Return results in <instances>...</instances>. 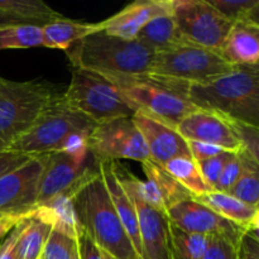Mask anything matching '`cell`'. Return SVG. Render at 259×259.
<instances>
[{
	"label": "cell",
	"instance_id": "obj_1",
	"mask_svg": "<svg viewBox=\"0 0 259 259\" xmlns=\"http://www.w3.org/2000/svg\"><path fill=\"white\" fill-rule=\"evenodd\" d=\"M187 99L202 110L259 128V66H234L205 85H190Z\"/></svg>",
	"mask_w": 259,
	"mask_h": 259
},
{
	"label": "cell",
	"instance_id": "obj_2",
	"mask_svg": "<svg viewBox=\"0 0 259 259\" xmlns=\"http://www.w3.org/2000/svg\"><path fill=\"white\" fill-rule=\"evenodd\" d=\"M73 68L93 71L106 77L147 75L154 52L138 40H126L103 29L82 38L66 51Z\"/></svg>",
	"mask_w": 259,
	"mask_h": 259
},
{
	"label": "cell",
	"instance_id": "obj_3",
	"mask_svg": "<svg viewBox=\"0 0 259 259\" xmlns=\"http://www.w3.org/2000/svg\"><path fill=\"white\" fill-rule=\"evenodd\" d=\"M73 206L83 234L113 259H141L121 225L99 172L75 195Z\"/></svg>",
	"mask_w": 259,
	"mask_h": 259
},
{
	"label": "cell",
	"instance_id": "obj_4",
	"mask_svg": "<svg viewBox=\"0 0 259 259\" xmlns=\"http://www.w3.org/2000/svg\"><path fill=\"white\" fill-rule=\"evenodd\" d=\"M57 95L45 82L0 77V152L10 151Z\"/></svg>",
	"mask_w": 259,
	"mask_h": 259
},
{
	"label": "cell",
	"instance_id": "obj_5",
	"mask_svg": "<svg viewBox=\"0 0 259 259\" xmlns=\"http://www.w3.org/2000/svg\"><path fill=\"white\" fill-rule=\"evenodd\" d=\"M108 78L120 88L136 113H144L176 129L185 116L197 109L187 99V85L152 75Z\"/></svg>",
	"mask_w": 259,
	"mask_h": 259
},
{
	"label": "cell",
	"instance_id": "obj_6",
	"mask_svg": "<svg viewBox=\"0 0 259 259\" xmlns=\"http://www.w3.org/2000/svg\"><path fill=\"white\" fill-rule=\"evenodd\" d=\"M61 96L68 108L95 124L132 118L136 113L115 82L106 76L82 68L72 67L70 85Z\"/></svg>",
	"mask_w": 259,
	"mask_h": 259
},
{
	"label": "cell",
	"instance_id": "obj_7",
	"mask_svg": "<svg viewBox=\"0 0 259 259\" xmlns=\"http://www.w3.org/2000/svg\"><path fill=\"white\" fill-rule=\"evenodd\" d=\"M96 124L90 119L68 108L58 94L32 128L15 142L10 151L29 157L45 156L61 151L63 144L72 136H90Z\"/></svg>",
	"mask_w": 259,
	"mask_h": 259
},
{
	"label": "cell",
	"instance_id": "obj_8",
	"mask_svg": "<svg viewBox=\"0 0 259 259\" xmlns=\"http://www.w3.org/2000/svg\"><path fill=\"white\" fill-rule=\"evenodd\" d=\"M234 68L222 53L194 45H184L154 53L147 75L166 78L182 85H205Z\"/></svg>",
	"mask_w": 259,
	"mask_h": 259
},
{
	"label": "cell",
	"instance_id": "obj_9",
	"mask_svg": "<svg viewBox=\"0 0 259 259\" xmlns=\"http://www.w3.org/2000/svg\"><path fill=\"white\" fill-rule=\"evenodd\" d=\"M171 14L187 45L218 52L233 27L207 0H172Z\"/></svg>",
	"mask_w": 259,
	"mask_h": 259
},
{
	"label": "cell",
	"instance_id": "obj_10",
	"mask_svg": "<svg viewBox=\"0 0 259 259\" xmlns=\"http://www.w3.org/2000/svg\"><path fill=\"white\" fill-rule=\"evenodd\" d=\"M99 174V162L89 154L77 158L65 152L45 154V166L38 186L37 205L63 194L75 195L89 180Z\"/></svg>",
	"mask_w": 259,
	"mask_h": 259
},
{
	"label": "cell",
	"instance_id": "obj_11",
	"mask_svg": "<svg viewBox=\"0 0 259 259\" xmlns=\"http://www.w3.org/2000/svg\"><path fill=\"white\" fill-rule=\"evenodd\" d=\"M89 152L96 161L149 159L144 139L132 118H118L96 124L88 138Z\"/></svg>",
	"mask_w": 259,
	"mask_h": 259
},
{
	"label": "cell",
	"instance_id": "obj_12",
	"mask_svg": "<svg viewBox=\"0 0 259 259\" xmlns=\"http://www.w3.org/2000/svg\"><path fill=\"white\" fill-rule=\"evenodd\" d=\"M167 218L171 224L185 232L206 237L225 238L235 247L245 232L244 228L220 217L195 197L184 200L169 207L167 210Z\"/></svg>",
	"mask_w": 259,
	"mask_h": 259
},
{
	"label": "cell",
	"instance_id": "obj_13",
	"mask_svg": "<svg viewBox=\"0 0 259 259\" xmlns=\"http://www.w3.org/2000/svg\"><path fill=\"white\" fill-rule=\"evenodd\" d=\"M45 156L29 157L0 176V212L28 211L37 205Z\"/></svg>",
	"mask_w": 259,
	"mask_h": 259
},
{
	"label": "cell",
	"instance_id": "obj_14",
	"mask_svg": "<svg viewBox=\"0 0 259 259\" xmlns=\"http://www.w3.org/2000/svg\"><path fill=\"white\" fill-rule=\"evenodd\" d=\"M177 132L187 142L212 144L228 152L242 149L232 121L212 111L196 109L182 119Z\"/></svg>",
	"mask_w": 259,
	"mask_h": 259
},
{
	"label": "cell",
	"instance_id": "obj_15",
	"mask_svg": "<svg viewBox=\"0 0 259 259\" xmlns=\"http://www.w3.org/2000/svg\"><path fill=\"white\" fill-rule=\"evenodd\" d=\"M132 119L143 137L149 159L154 163L163 166L177 157H191L187 141L176 128L139 111Z\"/></svg>",
	"mask_w": 259,
	"mask_h": 259
},
{
	"label": "cell",
	"instance_id": "obj_16",
	"mask_svg": "<svg viewBox=\"0 0 259 259\" xmlns=\"http://www.w3.org/2000/svg\"><path fill=\"white\" fill-rule=\"evenodd\" d=\"M125 192L133 201L138 217L142 259H174L167 215L147 205L137 195Z\"/></svg>",
	"mask_w": 259,
	"mask_h": 259
},
{
	"label": "cell",
	"instance_id": "obj_17",
	"mask_svg": "<svg viewBox=\"0 0 259 259\" xmlns=\"http://www.w3.org/2000/svg\"><path fill=\"white\" fill-rule=\"evenodd\" d=\"M172 0H136L125 8L100 22L101 29L121 39H136L142 28L159 15L168 14Z\"/></svg>",
	"mask_w": 259,
	"mask_h": 259
},
{
	"label": "cell",
	"instance_id": "obj_18",
	"mask_svg": "<svg viewBox=\"0 0 259 259\" xmlns=\"http://www.w3.org/2000/svg\"><path fill=\"white\" fill-rule=\"evenodd\" d=\"M234 66H257L259 61V23H234L220 50Z\"/></svg>",
	"mask_w": 259,
	"mask_h": 259
},
{
	"label": "cell",
	"instance_id": "obj_19",
	"mask_svg": "<svg viewBox=\"0 0 259 259\" xmlns=\"http://www.w3.org/2000/svg\"><path fill=\"white\" fill-rule=\"evenodd\" d=\"M32 219L39 220L55 232L77 240L83 234L73 206V196L63 194L34 206Z\"/></svg>",
	"mask_w": 259,
	"mask_h": 259
},
{
	"label": "cell",
	"instance_id": "obj_20",
	"mask_svg": "<svg viewBox=\"0 0 259 259\" xmlns=\"http://www.w3.org/2000/svg\"><path fill=\"white\" fill-rule=\"evenodd\" d=\"M195 199L245 230L258 229L259 207L250 206L232 195L220 191H210Z\"/></svg>",
	"mask_w": 259,
	"mask_h": 259
},
{
	"label": "cell",
	"instance_id": "obj_21",
	"mask_svg": "<svg viewBox=\"0 0 259 259\" xmlns=\"http://www.w3.org/2000/svg\"><path fill=\"white\" fill-rule=\"evenodd\" d=\"M42 46L67 51L82 38L101 30L100 23H82L60 17L40 27Z\"/></svg>",
	"mask_w": 259,
	"mask_h": 259
},
{
	"label": "cell",
	"instance_id": "obj_22",
	"mask_svg": "<svg viewBox=\"0 0 259 259\" xmlns=\"http://www.w3.org/2000/svg\"><path fill=\"white\" fill-rule=\"evenodd\" d=\"M136 40L148 47L154 53L187 45L182 38L171 13L159 15L142 28Z\"/></svg>",
	"mask_w": 259,
	"mask_h": 259
},
{
	"label": "cell",
	"instance_id": "obj_23",
	"mask_svg": "<svg viewBox=\"0 0 259 259\" xmlns=\"http://www.w3.org/2000/svg\"><path fill=\"white\" fill-rule=\"evenodd\" d=\"M51 232L48 225L39 220L28 219L19 224L17 242H15V258L40 259L46 240Z\"/></svg>",
	"mask_w": 259,
	"mask_h": 259
},
{
	"label": "cell",
	"instance_id": "obj_24",
	"mask_svg": "<svg viewBox=\"0 0 259 259\" xmlns=\"http://www.w3.org/2000/svg\"><path fill=\"white\" fill-rule=\"evenodd\" d=\"M162 167L194 197L212 191L211 187L205 182L197 163L191 157H177Z\"/></svg>",
	"mask_w": 259,
	"mask_h": 259
},
{
	"label": "cell",
	"instance_id": "obj_25",
	"mask_svg": "<svg viewBox=\"0 0 259 259\" xmlns=\"http://www.w3.org/2000/svg\"><path fill=\"white\" fill-rule=\"evenodd\" d=\"M0 12L39 27L61 17L60 13L40 0H0Z\"/></svg>",
	"mask_w": 259,
	"mask_h": 259
},
{
	"label": "cell",
	"instance_id": "obj_26",
	"mask_svg": "<svg viewBox=\"0 0 259 259\" xmlns=\"http://www.w3.org/2000/svg\"><path fill=\"white\" fill-rule=\"evenodd\" d=\"M169 237L174 259H202L210 237L187 233L169 223Z\"/></svg>",
	"mask_w": 259,
	"mask_h": 259
},
{
	"label": "cell",
	"instance_id": "obj_27",
	"mask_svg": "<svg viewBox=\"0 0 259 259\" xmlns=\"http://www.w3.org/2000/svg\"><path fill=\"white\" fill-rule=\"evenodd\" d=\"M42 46L39 25L14 24L0 28V51L24 50Z\"/></svg>",
	"mask_w": 259,
	"mask_h": 259
},
{
	"label": "cell",
	"instance_id": "obj_28",
	"mask_svg": "<svg viewBox=\"0 0 259 259\" xmlns=\"http://www.w3.org/2000/svg\"><path fill=\"white\" fill-rule=\"evenodd\" d=\"M225 19L234 23H259V0H207Z\"/></svg>",
	"mask_w": 259,
	"mask_h": 259
},
{
	"label": "cell",
	"instance_id": "obj_29",
	"mask_svg": "<svg viewBox=\"0 0 259 259\" xmlns=\"http://www.w3.org/2000/svg\"><path fill=\"white\" fill-rule=\"evenodd\" d=\"M228 194L250 206L259 207V161L248 162L240 179Z\"/></svg>",
	"mask_w": 259,
	"mask_h": 259
},
{
	"label": "cell",
	"instance_id": "obj_30",
	"mask_svg": "<svg viewBox=\"0 0 259 259\" xmlns=\"http://www.w3.org/2000/svg\"><path fill=\"white\" fill-rule=\"evenodd\" d=\"M40 259H78L77 240L51 229Z\"/></svg>",
	"mask_w": 259,
	"mask_h": 259
},
{
	"label": "cell",
	"instance_id": "obj_31",
	"mask_svg": "<svg viewBox=\"0 0 259 259\" xmlns=\"http://www.w3.org/2000/svg\"><path fill=\"white\" fill-rule=\"evenodd\" d=\"M250 159H254L250 154L244 152L243 149L232 153L230 158L228 159L225 163L224 168H223L222 174H220L219 181H218V186L215 191L220 192H229L232 187L237 184L238 180L240 179L242 174L244 172L245 166ZM257 161V159H254Z\"/></svg>",
	"mask_w": 259,
	"mask_h": 259
},
{
	"label": "cell",
	"instance_id": "obj_32",
	"mask_svg": "<svg viewBox=\"0 0 259 259\" xmlns=\"http://www.w3.org/2000/svg\"><path fill=\"white\" fill-rule=\"evenodd\" d=\"M232 153H234V152L225 151L223 152V153L218 154V156L212 157V158L206 159V161H202L200 162V163H197L200 172H201L202 177H204L205 182L211 187L212 191L217 190L220 174H222L223 168H224L225 163H227L228 159L230 158Z\"/></svg>",
	"mask_w": 259,
	"mask_h": 259
},
{
	"label": "cell",
	"instance_id": "obj_33",
	"mask_svg": "<svg viewBox=\"0 0 259 259\" xmlns=\"http://www.w3.org/2000/svg\"><path fill=\"white\" fill-rule=\"evenodd\" d=\"M232 121V120H230ZM233 128L237 133L240 146L244 152L259 161V128L258 126L249 125V124L239 123V121H232Z\"/></svg>",
	"mask_w": 259,
	"mask_h": 259
},
{
	"label": "cell",
	"instance_id": "obj_34",
	"mask_svg": "<svg viewBox=\"0 0 259 259\" xmlns=\"http://www.w3.org/2000/svg\"><path fill=\"white\" fill-rule=\"evenodd\" d=\"M235 245L222 237H210L202 259H237Z\"/></svg>",
	"mask_w": 259,
	"mask_h": 259
},
{
	"label": "cell",
	"instance_id": "obj_35",
	"mask_svg": "<svg viewBox=\"0 0 259 259\" xmlns=\"http://www.w3.org/2000/svg\"><path fill=\"white\" fill-rule=\"evenodd\" d=\"M235 253L237 259H259L258 229L245 230L238 242Z\"/></svg>",
	"mask_w": 259,
	"mask_h": 259
},
{
	"label": "cell",
	"instance_id": "obj_36",
	"mask_svg": "<svg viewBox=\"0 0 259 259\" xmlns=\"http://www.w3.org/2000/svg\"><path fill=\"white\" fill-rule=\"evenodd\" d=\"M34 207L28 211L20 212H0V238H4L15 229L19 224L28 219H32Z\"/></svg>",
	"mask_w": 259,
	"mask_h": 259
},
{
	"label": "cell",
	"instance_id": "obj_37",
	"mask_svg": "<svg viewBox=\"0 0 259 259\" xmlns=\"http://www.w3.org/2000/svg\"><path fill=\"white\" fill-rule=\"evenodd\" d=\"M187 144H189L191 158L194 159L196 163L206 161V159L212 158V157L225 152L224 149L219 148V147L212 146V144L201 143V142H187Z\"/></svg>",
	"mask_w": 259,
	"mask_h": 259
},
{
	"label": "cell",
	"instance_id": "obj_38",
	"mask_svg": "<svg viewBox=\"0 0 259 259\" xmlns=\"http://www.w3.org/2000/svg\"><path fill=\"white\" fill-rule=\"evenodd\" d=\"M78 259H106L104 252H101L85 234L77 239Z\"/></svg>",
	"mask_w": 259,
	"mask_h": 259
},
{
	"label": "cell",
	"instance_id": "obj_39",
	"mask_svg": "<svg viewBox=\"0 0 259 259\" xmlns=\"http://www.w3.org/2000/svg\"><path fill=\"white\" fill-rule=\"evenodd\" d=\"M28 158H29V156L18 153V152H0V176L4 175L5 172L15 168V167L19 166V164H22L23 162L27 161Z\"/></svg>",
	"mask_w": 259,
	"mask_h": 259
},
{
	"label": "cell",
	"instance_id": "obj_40",
	"mask_svg": "<svg viewBox=\"0 0 259 259\" xmlns=\"http://www.w3.org/2000/svg\"><path fill=\"white\" fill-rule=\"evenodd\" d=\"M19 225L13 232L8 234L4 242L0 244V259H17L15 258V242H17Z\"/></svg>",
	"mask_w": 259,
	"mask_h": 259
},
{
	"label": "cell",
	"instance_id": "obj_41",
	"mask_svg": "<svg viewBox=\"0 0 259 259\" xmlns=\"http://www.w3.org/2000/svg\"><path fill=\"white\" fill-rule=\"evenodd\" d=\"M14 24H28L24 20L15 18L13 15L7 14V13L0 12V28L7 27V25H14Z\"/></svg>",
	"mask_w": 259,
	"mask_h": 259
},
{
	"label": "cell",
	"instance_id": "obj_42",
	"mask_svg": "<svg viewBox=\"0 0 259 259\" xmlns=\"http://www.w3.org/2000/svg\"><path fill=\"white\" fill-rule=\"evenodd\" d=\"M104 254H105V253H104ZM105 257H106V259H113V258H110L109 255H106V254H105Z\"/></svg>",
	"mask_w": 259,
	"mask_h": 259
}]
</instances>
